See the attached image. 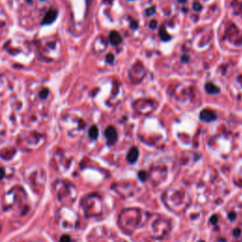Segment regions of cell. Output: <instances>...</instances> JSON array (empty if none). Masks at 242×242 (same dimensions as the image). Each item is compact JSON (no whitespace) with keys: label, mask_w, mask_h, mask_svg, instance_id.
Masks as SVG:
<instances>
[{"label":"cell","mask_w":242,"mask_h":242,"mask_svg":"<svg viewBox=\"0 0 242 242\" xmlns=\"http://www.w3.org/2000/svg\"><path fill=\"white\" fill-rule=\"evenodd\" d=\"M138 155H139V152H138L137 148H132L130 149V152H128L127 160L130 163H134V162H136L137 158H138Z\"/></svg>","instance_id":"obj_3"},{"label":"cell","mask_w":242,"mask_h":242,"mask_svg":"<svg viewBox=\"0 0 242 242\" xmlns=\"http://www.w3.org/2000/svg\"><path fill=\"white\" fill-rule=\"evenodd\" d=\"M113 61H114V56L112 54H109L107 56V62H111V63H112Z\"/></svg>","instance_id":"obj_11"},{"label":"cell","mask_w":242,"mask_h":242,"mask_svg":"<svg viewBox=\"0 0 242 242\" xmlns=\"http://www.w3.org/2000/svg\"><path fill=\"white\" fill-rule=\"evenodd\" d=\"M70 241V237L68 235H63L61 238V242H69Z\"/></svg>","instance_id":"obj_8"},{"label":"cell","mask_w":242,"mask_h":242,"mask_svg":"<svg viewBox=\"0 0 242 242\" xmlns=\"http://www.w3.org/2000/svg\"><path fill=\"white\" fill-rule=\"evenodd\" d=\"M200 118L204 122H211L217 118V115L210 109H204L201 112Z\"/></svg>","instance_id":"obj_1"},{"label":"cell","mask_w":242,"mask_h":242,"mask_svg":"<svg viewBox=\"0 0 242 242\" xmlns=\"http://www.w3.org/2000/svg\"><path fill=\"white\" fill-rule=\"evenodd\" d=\"M121 41H122V38L117 31H112L110 33V42L112 44L117 45L121 43Z\"/></svg>","instance_id":"obj_4"},{"label":"cell","mask_w":242,"mask_h":242,"mask_svg":"<svg viewBox=\"0 0 242 242\" xmlns=\"http://www.w3.org/2000/svg\"><path fill=\"white\" fill-rule=\"evenodd\" d=\"M205 90L208 94H218L219 92V88L217 87L212 82H208L205 84Z\"/></svg>","instance_id":"obj_5"},{"label":"cell","mask_w":242,"mask_h":242,"mask_svg":"<svg viewBox=\"0 0 242 242\" xmlns=\"http://www.w3.org/2000/svg\"><path fill=\"white\" fill-rule=\"evenodd\" d=\"M105 136L107 138V142L109 145H114L117 140V133L114 127H108L105 130Z\"/></svg>","instance_id":"obj_2"},{"label":"cell","mask_w":242,"mask_h":242,"mask_svg":"<svg viewBox=\"0 0 242 242\" xmlns=\"http://www.w3.org/2000/svg\"><path fill=\"white\" fill-rule=\"evenodd\" d=\"M4 174H5L4 169L3 168H0V179H2L4 177Z\"/></svg>","instance_id":"obj_13"},{"label":"cell","mask_w":242,"mask_h":242,"mask_svg":"<svg viewBox=\"0 0 242 242\" xmlns=\"http://www.w3.org/2000/svg\"><path fill=\"white\" fill-rule=\"evenodd\" d=\"M185 1H186V0H178V2H180V3H182H182H185Z\"/></svg>","instance_id":"obj_14"},{"label":"cell","mask_w":242,"mask_h":242,"mask_svg":"<svg viewBox=\"0 0 242 242\" xmlns=\"http://www.w3.org/2000/svg\"><path fill=\"white\" fill-rule=\"evenodd\" d=\"M89 135L92 139H96L97 135H99V130L96 126L91 127V129L89 130Z\"/></svg>","instance_id":"obj_6"},{"label":"cell","mask_w":242,"mask_h":242,"mask_svg":"<svg viewBox=\"0 0 242 242\" xmlns=\"http://www.w3.org/2000/svg\"><path fill=\"white\" fill-rule=\"evenodd\" d=\"M193 9L196 11H200L201 10V5L198 2H196L194 5H193Z\"/></svg>","instance_id":"obj_7"},{"label":"cell","mask_w":242,"mask_h":242,"mask_svg":"<svg viewBox=\"0 0 242 242\" xmlns=\"http://www.w3.org/2000/svg\"><path fill=\"white\" fill-rule=\"evenodd\" d=\"M139 178H141V180H146V173L144 171H141L139 172Z\"/></svg>","instance_id":"obj_9"},{"label":"cell","mask_w":242,"mask_h":242,"mask_svg":"<svg viewBox=\"0 0 242 242\" xmlns=\"http://www.w3.org/2000/svg\"><path fill=\"white\" fill-rule=\"evenodd\" d=\"M156 25H157L156 21H152V22H150V25H149L150 26V29H155L156 28Z\"/></svg>","instance_id":"obj_12"},{"label":"cell","mask_w":242,"mask_h":242,"mask_svg":"<svg viewBox=\"0 0 242 242\" xmlns=\"http://www.w3.org/2000/svg\"><path fill=\"white\" fill-rule=\"evenodd\" d=\"M154 10H155V9H154V7L150 8L149 10H148V11H147V14H148V15H152V14H154V11H153Z\"/></svg>","instance_id":"obj_10"}]
</instances>
